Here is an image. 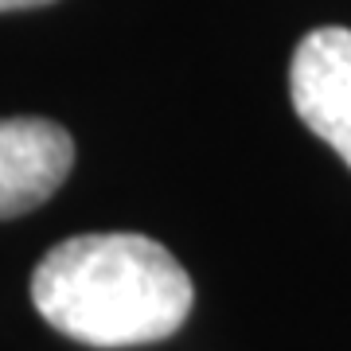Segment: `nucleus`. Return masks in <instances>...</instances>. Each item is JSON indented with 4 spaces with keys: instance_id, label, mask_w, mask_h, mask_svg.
Listing matches in <instances>:
<instances>
[{
    "instance_id": "nucleus-4",
    "label": "nucleus",
    "mask_w": 351,
    "mask_h": 351,
    "mask_svg": "<svg viewBox=\"0 0 351 351\" xmlns=\"http://www.w3.org/2000/svg\"><path fill=\"white\" fill-rule=\"evenodd\" d=\"M39 4H51V0H0V12H16V8H39Z\"/></svg>"
},
{
    "instance_id": "nucleus-3",
    "label": "nucleus",
    "mask_w": 351,
    "mask_h": 351,
    "mask_svg": "<svg viewBox=\"0 0 351 351\" xmlns=\"http://www.w3.org/2000/svg\"><path fill=\"white\" fill-rule=\"evenodd\" d=\"M75 141L47 117H0V219L36 211L63 188Z\"/></svg>"
},
{
    "instance_id": "nucleus-1",
    "label": "nucleus",
    "mask_w": 351,
    "mask_h": 351,
    "mask_svg": "<svg viewBox=\"0 0 351 351\" xmlns=\"http://www.w3.org/2000/svg\"><path fill=\"white\" fill-rule=\"evenodd\" d=\"M32 301L55 332L90 348H141L184 328L188 269L149 234H75L43 254Z\"/></svg>"
},
{
    "instance_id": "nucleus-2",
    "label": "nucleus",
    "mask_w": 351,
    "mask_h": 351,
    "mask_svg": "<svg viewBox=\"0 0 351 351\" xmlns=\"http://www.w3.org/2000/svg\"><path fill=\"white\" fill-rule=\"evenodd\" d=\"M293 110L351 168V27H316L289 63Z\"/></svg>"
}]
</instances>
